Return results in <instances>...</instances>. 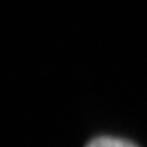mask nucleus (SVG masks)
<instances>
[{
    "label": "nucleus",
    "mask_w": 147,
    "mask_h": 147,
    "mask_svg": "<svg viewBox=\"0 0 147 147\" xmlns=\"http://www.w3.org/2000/svg\"><path fill=\"white\" fill-rule=\"evenodd\" d=\"M86 147H137V146L127 140L110 137V136H100L92 140Z\"/></svg>",
    "instance_id": "f257e3e1"
}]
</instances>
